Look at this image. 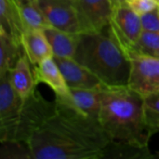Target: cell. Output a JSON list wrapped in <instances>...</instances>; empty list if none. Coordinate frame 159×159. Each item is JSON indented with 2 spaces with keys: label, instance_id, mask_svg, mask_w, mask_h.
Returning a JSON list of instances; mask_svg holds the SVG:
<instances>
[{
  "label": "cell",
  "instance_id": "6da1fadb",
  "mask_svg": "<svg viewBox=\"0 0 159 159\" xmlns=\"http://www.w3.org/2000/svg\"><path fill=\"white\" fill-rule=\"evenodd\" d=\"M56 104V113L28 143L33 158H104L110 139L100 121L82 114L75 105Z\"/></svg>",
  "mask_w": 159,
  "mask_h": 159
},
{
  "label": "cell",
  "instance_id": "7a4b0ae2",
  "mask_svg": "<svg viewBox=\"0 0 159 159\" xmlns=\"http://www.w3.org/2000/svg\"><path fill=\"white\" fill-rule=\"evenodd\" d=\"M99 121L110 142L149 147L153 134L145 121L143 97L129 86L104 88Z\"/></svg>",
  "mask_w": 159,
  "mask_h": 159
},
{
  "label": "cell",
  "instance_id": "3957f363",
  "mask_svg": "<svg viewBox=\"0 0 159 159\" xmlns=\"http://www.w3.org/2000/svg\"><path fill=\"white\" fill-rule=\"evenodd\" d=\"M74 59L106 87L129 86L131 61L112 35L109 26L102 32L80 34Z\"/></svg>",
  "mask_w": 159,
  "mask_h": 159
},
{
  "label": "cell",
  "instance_id": "277c9868",
  "mask_svg": "<svg viewBox=\"0 0 159 159\" xmlns=\"http://www.w3.org/2000/svg\"><path fill=\"white\" fill-rule=\"evenodd\" d=\"M57 111L56 102L47 101L35 89L28 97L23 99L17 120L11 129L0 139L29 143L32 136Z\"/></svg>",
  "mask_w": 159,
  "mask_h": 159
},
{
  "label": "cell",
  "instance_id": "5b68a950",
  "mask_svg": "<svg viewBox=\"0 0 159 159\" xmlns=\"http://www.w3.org/2000/svg\"><path fill=\"white\" fill-rule=\"evenodd\" d=\"M109 30L129 57L132 47L143 32L141 16L129 5L115 7Z\"/></svg>",
  "mask_w": 159,
  "mask_h": 159
},
{
  "label": "cell",
  "instance_id": "8992f818",
  "mask_svg": "<svg viewBox=\"0 0 159 159\" xmlns=\"http://www.w3.org/2000/svg\"><path fill=\"white\" fill-rule=\"evenodd\" d=\"M81 34L98 33L110 25L114 13L111 0H75Z\"/></svg>",
  "mask_w": 159,
  "mask_h": 159
},
{
  "label": "cell",
  "instance_id": "52a82bcc",
  "mask_svg": "<svg viewBox=\"0 0 159 159\" xmlns=\"http://www.w3.org/2000/svg\"><path fill=\"white\" fill-rule=\"evenodd\" d=\"M129 86L145 98L159 92V58L132 56Z\"/></svg>",
  "mask_w": 159,
  "mask_h": 159
},
{
  "label": "cell",
  "instance_id": "ba28073f",
  "mask_svg": "<svg viewBox=\"0 0 159 159\" xmlns=\"http://www.w3.org/2000/svg\"><path fill=\"white\" fill-rule=\"evenodd\" d=\"M39 3L48 25L65 32L81 34L75 0H39Z\"/></svg>",
  "mask_w": 159,
  "mask_h": 159
},
{
  "label": "cell",
  "instance_id": "9c48e42d",
  "mask_svg": "<svg viewBox=\"0 0 159 159\" xmlns=\"http://www.w3.org/2000/svg\"><path fill=\"white\" fill-rule=\"evenodd\" d=\"M36 85L44 83L55 93V101L58 102L75 105L68 87L58 64L53 57L45 59L39 64L33 66Z\"/></svg>",
  "mask_w": 159,
  "mask_h": 159
},
{
  "label": "cell",
  "instance_id": "30bf717a",
  "mask_svg": "<svg viewBox=\"0 0 159 159\" xmlns=\"http://www.w3.org/2000/svg\"><path fill=\"white\" fill-rule=\"evenodd\" d=\"M22 102L23 98L11 86L8 74L0 76V139L15 124Z\"/></svg>",
  "mask_w": 159,
  "mask_h": 159
},
{
  "label": "cell",
  "instance_id": "8fae6325",
  "mask_svg": "<svg viewBox=\"0 0 159 159\" xmlns=\"http://www.w3.org/2000/svg\"><path fill=\"white\" fill-rule=\"evenodd\" d=\"M70 89H103L106 86L74 58L53 57Z\"/></svg>",
  "mask_w": 159,
  "mask_h": 159
},
{
  "label": "cell",
  "instance_id": "7c38bea8",
  "mask_svg": "<svg viewBox=\"0 0 159 159\" xmlns=\"http://www.w3.org/2000/svg\"><path fill=\"white\" fill-rule=\"evenodd\" d=\"M43 32L51 47L53 57L75 58L80 40V34L65 32L50 25L44 28Z\"/></svg>",
  "mask_w": 159,
  "mask_h": 159
},
{
  "label": "cell",
  "instance_id": "4fadbf2b",
  "mask_svg": "<svg viewBox=\"0 0 159 159\" xmlns=\"http://www.w3.org/2000/svg\"><path fill=\"white\" fill-rule=\"evenodd\" d=\"M21 46L33 66L53 57L51 47L43 30H26L21 37Z\"/></svg>",
  "mask_w": 159,
  "mask_h": 159
},
{
  "label": "cell",
  "instance_id": "5bb4252c",
  "mask_svg": "<svg viewBox=\"0 0 159 159\" xmlns=\"http://www.w3.org/2000/svg\"><path fill=\"white\" fill-rule=\"evenodd\" d=\"M32 63L24 53L17 61L14 68L8 73L11 86L15 91L21 97H28L37 87L34 75V70L31 68Z\"/></svg>",
  "mask_w": 159,
  "mask_h": 159
},
{
  "label": "cell",
  "instance_id": "9a60e30c",
  "mask_svg": "<svg viewBox=\"0 0 159 159\" xmlns=\"http://www.w3.org/2000/svg\"><path fill=\"white\" fill-rule=\"evenodd\" d=\"M103 89H70L74 104L87 116L99 120Z\"/></svg>",
  "mask_w": 159,
  "mask_h": 159
},
{
  "label": "cell",
  "instance_id": "2e32d148",
  "mask_svg": "<svg viewBox=\"0 0 159 159\" xmlns=\"http://www.w3.org/2000/svg\"><path fill=\"white\" fill-rule=\"evenodd\" d=\"M0 30L21 44L26 30L12 0H0Z\"/></svg>",
  "mask_w": 159,
  "mask_h": 159
},
{
  "label": "cell",
  "instance_id": "e0dca14e",
  "mask_svg": "<svg viewBox=\"0 0 159 159\" xmlns=\"http://www.w3.org/2000/svg\"><path fill=\"white\" fill-rule=\"evenodd\" d=\"M25 30H43L48 23L41 10L39 0H12Z\"/></svg>",
  "mask_w": 159,
  "mask_h": 159
},
{
  "label": "cell",
  "instance_id": "ac0fdd59",
  "mask_svg": "<svg viewBox=\"0 0 159 159\" xmlns=\"http://www.w3.org/2000/svg\"><path fill=\"white\" fill-rule=\"evenodd\" d=\"M23 54L21 44L0 30V76L8 74Z\"/></svg>",
  "mask_w": 159,
  "mask_h": 159
},
{
  "label": "cell",
  "instance_id": "d6986e66",
  "mask_svg": "<svg viewBox=\"0 0 159 159\" xmlns=\"http://www.w3.org/2000/svg\"><path fill=\"white\" fill-rule=\"evenodd\" d=\"M159 58V33L143 30L138 40L132 47L129 58L132 56Z\"/></svg>",
  "mask_w": 159,
  "mask_h": 159
},
{
  "label": "cell",
  "instance_id": "ffe728a7",
  "mask_svg": "<svg viewBox=\"0 0 159 159\" xmlns=\"http://www.w3.org/2000/svg\"><path fill=\"white\" fill-rule=\"evenodd\" d=\"M149 147H136L128 144H120L110 142L106 150L104 158H153Z\"/></svg>",
  "mask_w": 159,
  "mask_h": 159
},
{
  "label": "cell",
  "instance_id": "44dd1931",
  "mask_svg": "<svg viewBox=\"0 0 159 159\" xmlns=\"http://www.w3.org/2000/svg\"><path fill=\"white\" fill-rule=\"evenodd\" d=\"M1 159L33 158L31 149L27 143L16 141L1 142Z\"/></svg>",
  "mask_w": 159,
  "mask_h": 159
},
{
  "label": "cell",
  "instance_id": "7402d4cb",
  "mask_svg": "<svg viewBox=\"0 0 159 159\" xmlns=\"http://www.w3.org/2000/svg\"><path fill=\"white\" fill-rule=\"evenodd\" d=\"M143 110L145 121L152 132L156 134L158 132L159 124V92L153 93L143 98Z\"/></svg>",
  "mask_w": 159,
  "mask_h": 159
},
{
  "label": "cell",
  "instance_id": "603a6c76",
  "mask_svg": "<svg viewBox=\"0 0 159 159\" xmlns=\"http://www.w3.org/2000/svg\"><path fill=\"white\" fill-rule=\"evenodd\" d=\"M159 8V7H158ZM141 15L143 30L159 33V9Z\"/></svg>",
  "mask_w": 159,
  "mask_h": 159
},
{
  "label": "cell",
  "instance_id": "cb8c5ba5",
  "mask_svg": "<svg viewBox=\"0 0 159 159\" xmlns=\"http://www.w3.org/2000/svg\"><path fill=\"white\" fill-rule=\"evenodd\" d=\"M129 5L140 16L159 7L158 0H129Z\"/></svg>",
  "mask_w": 159,
  "mask_h": 159
},
{
  "label": "cell",
  "instance_id": "d4e9b609",
  "mask_svg": "<svg viewBox=\"0 0 159 159\" xmlns=\"http://www.w3.org/2000/svg\"><path fill=\"white\" fill-rule=\"evenodd\" d=\"M114 7H118V6H122V5H129V0H111Z\"/></svg>",
  "mask_w": 159,
  "mask_h": 159
},
{
  "label": "cell",
  "instance_id": "484cf974",
  "mask_svg": "<svg viewBox=\"0 0 159 159\" xmlns=\"http://www.w3.org/2000/svg\"><path fill=\"white\" fill-rule=\"evenodd\" d=\"M157 130H158V132H159V124H158V126H157Z\"/></svg>",
  "mask_w": 159,
  "mask_h": 159
},
{
  "label": "cell",
  "instance_id": "4316f807",
  "mask_svg": "<svg viewBox=\"0 0 159 159\" xmlns=\"http://www.w3.org/2000/svg\"><path fill=\"white\" fill-rule=\"evenodd\" d=\"M157 156H158V157H159V152H158V153H157Z\"/></svg>",
  "mask_w": 159,
  "mask_h": 159
},
{
  "label": "cell",
  "instance_id": "83f0119b",
  "mask_svg": "<svg viewBox=\"0 0 159 159\" xmlns=\"http://www.w3.org/2000/svg\"><path fill=\"white\" fill-rule=\"evenodd\" d=\"M158 9H159V8H158Z\"/></svg>",
  "mask_w": 159,
  "mask_h": 159
},
{
  "label": "cell",
  "instance_id": "f1b7e54d",
  "mask_svg": "<svg viewBox=\"0 0 159 159\" xmlns=\"http://www.w3.org/2000/svg\"><path fill=\"white\" fill-rule=\"evenodd\" d=\"M158 1H159V0H158Z\"/></svg>",
  "mask_w": 159,
  "mask_h": 159
}]
</instances>
